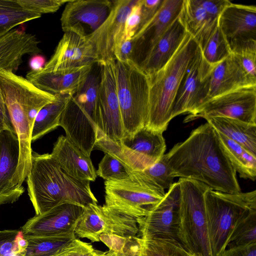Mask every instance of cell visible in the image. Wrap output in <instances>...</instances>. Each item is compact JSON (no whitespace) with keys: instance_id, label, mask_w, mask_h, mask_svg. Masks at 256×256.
Masks as SVG:
<instances>
[{"instance_id":"obj_36","label":"cell","mask_w":256,"mask_h":256,"mask_svg":"<svg viewBox=\"0 0 256 256\" xmlns=\"http://www.w3.org/2000/svg\"><path fill=\"white\" fill-rule=\"evenodd\" d=\"M256 243V210L245 215L236 224L227 248Z\"/></svg>"},{"instance_id":"obj_20","label":"cell","mask_w":256,"mask_h":256,"mask_svg":"<svg viewBox=\"0 0 256 256\" xmlns=\"http://www.w3.org/2000/svg\"><path fill=\"white\" fill-rule=\"evenodd\" d=\"M218 26L232 52L256 41V7L233 4L228 5L218 18Z\"/></svg>"},{"instance_id":"obj_21","label":"cell","mask_w":256,"mask_h":256,"mask_svg":"<svg viewBox=\"0 0 256 256\" xmlns=\"http://www.w3.org/2000/svg\"><path fill=\"white\" fill-rule=\"evenodd\" d=\"M184 0H162L149 22L132 38L134 42L132 61L138 66L180 15Z\"/></svg>"},{"instance_id":"obj_15","label":"cell","mask_w":256,"mask_h":256,"mask_svg":"<svg viewBox=\"0 0 256 256\" xmlns=\"http://www.w3.org/2000/svg\"><path fill=\"white\" fill-rule=\"evenodd\" d=\"M212 66L202 56L199 46L182 79L172 109V118L194 112L204 100L206 86Z\"/></svg>"},{"instance_id":"obj_40","label":"cell","mask_w":256,"mask_h":256,"mask_svg":"<svg viewBox=\"0 0 256 256\" xmlns=\"http://www.w3.org/2000/svg\"><path fill=\"white\" fill-rule=\"evenodd\" d=\"M68 0H17L23 8L30 12L42 14L56 12Z\"/></svg>"},{"instance_id":"obj_25","label":"cell","mask_w":256,"mask_h":256,"mask_svg":"<svg viewBox=\"0 0 256 256\" xmlns=\"http://www.w3.org/2000/svg\"><path fill=\"white\" fill-rule=\"evenodd\" d=\"M50 154L70 176L79 180L95 181L97 174L90 157L79 150L66 136L61 135L58 138Z\"/></svg>"},{"instance_id":"obj_9","label":"cell","mask_w":256,"mask_h":256,"mask_svg":"<svg viewBox=\"0 0 256 256\" xmlns=\"http://www.w3.org/2000/svg\"><path fill=\"white\" fill-rule=\"evenodd\" d=\"M104 205L140 218L146 216L164 196L160 186L134 171L128 178L105 181Z\"/></svg>"},{"instance_id":"obj_29","label":"cell","mask_w":256,"mask_h":256,"mask_svg":"<svg viewBox=\"0 0 256 256\" xmlns=\"http://www.w3.org/2000/svg\"><path fill=\"white\" fill-rule=\"evenodd\" d=\"M206 120L216 132L240 144L256 156V124L224 117L211 118Z\"/></svg>"},{"instance_id":"obj_31","label":"cell","mask_w":256,"mask_h":256,"mask_svg":"<svg viewBox=\"0 0 256 256\" xmlns=\"http://www.w3.org/2000/svg\"><path fill=\"white\" fill-rule=\"evenodd\" d=\"M56 95L55 100L44 106L37 114L32 129V142L59 126L61 114L72 96L69 94Z\"/></svg>"},{"instance_id":"obj_11","label":"cell","mask_w":256,"mask_h":256,"mask_svg":"<svg viewBox=\"0 0 256 256\" xmlns=\"http://www.w3.org/2000/svg\"><path fill=\"white\" fill-rule=\"evenodd\" d=\"M215 117L256 124V86L240 88L212 98L188 114L184 122Z\"/></svg>"},{"instance_id":"obj_30","label":"cell","mask_w":256,"mask_h":256,"mask_svg":"<svg viewBox=\"0 0 256 256\" xmlns=\"http://www.w3.org/2000/svg\"><path fill=\"white\" fill-rule=\"evenodd\" d=\"M216 132L222 147L236 172L242 178L255 180L256 156L240 144Z\"/></svg>"},{"instance_id":"obj_45","label":"cell","mask_w":256,"mask_h":256,"mask_svg":"<svg viewBox=\"0 0 256 256\" xmlns=\"http://www.w3.org/2000/svg\"><path fill=\"white\" fill-rule=\"evenodd\" d=\"M162 1V0H140L141 22L138 32L154 16Z\"/></svg>"},{"instance_id":"obj_27","label":"cell","mask_w":256,"mask_h":256,"mask_svg":"<svg viewBox=\"0 0 256 256\" xmlns=\"http://www.w3.org/2000/svg\"><path fill=\"white\" fill-rule=\"evenodd\" d=\"M186 33L180 14L139 65L141 69L148 75L160 70L174 54Z\"/></svg>"},{"instance_id":"obj_2","label":"cell","mask_w":256,"mask_h":256,"mask_svg":"<svg viewBox=\"0 0 256 256\" xmlns=\"http://www.w3.org/2000/svg\"><path fill=\"white\" fill-rule=\"evenodd\" d=\"M1 89L19 144L18 166L13 184L22 187L31 167L32 133L40 110L54 102L56 95L43 91L12 71L0 70Z\"/></svg>"},{"instance_id":"obj_37","label":"cell","mask_w":256,"mask_h":256,"mask_svg":"<svg viewBox=\"0 0 256 256\" xmlns=\"http://www.w3.org/2000/svg\"><path fill=\"white\" fill-rule=\"evenodd\" d=\"M132 171L122 162L115 156L105 153L98 164L97 176L105 181L120 180L130 176Z\"/></svg>"},{"instance_id":"obj_8","label":"cell","mask_w":256,"mask_h":256,"mask_svg":"<svg viewBox=\"0 0 256 256\" xmlns=\"http://www.w3.org/2000/svg\"><path fill=\"white\" fill-rule=\"evenodd\" d=\"M114 64L124 137L130 136L146 124L149 111L148 76L132 60L122 62L114 60Z\"/></svg>"},{"instance_id":"obj_51","label":"cell","mask_w":256,"mask_h":256,"mask_svg":"<svg viewBox=\"0 0 256 256\" xmlns=\"http://www.w3.org/2000/svg\"><path fill=\"white\" fill-rule=\"evenodd\" d=\"M18 231V230H0V247L6 242L14 238Z\"/></svg>"},{"instance_id":"obj_6","label":"cell","mask_w":256,"mask_h":256,"mask_svg":"<svg viewBox=\"0 0 256 256\" xmlns=\"http://www.w3.org/2000/svg\"><path fill=\"white\" fill-rule=\"evenodd\" d=\"M204 198L212 256H218L226 248L237 223L256 210V190L228 193L208 188Z\"/></svg>"},{"instance_id":"obj_32","label":"cell","mask_w":256,"mask_h":256,"mask_svg":"<svg viewBox=\"0 0 256 256\" xmlns=\"http://www.w3.org/2000/svg\"><path fill=\"white\" fill-rule=\"evenodd\" d=\"M24 236L28 244L22 256H54L76 238L74 230L52 236Z\"/></svg>"},{"instance_id":"obj_1","label":"cell","mask_w":256,"mask_h":256,"mask_svg":"<svg viewBox=\"0 0 256 256\" xmlns=\"http://www.w3.org/2000/svg\"><path fill=\"white\" fill-rule=\"evenodd\" d=\"M166 154L174 178L194 179L219 192H241L236 172L216 130L208 122L193 130L185 140L176 144Z\"/></svg>"},{"instance_id":"obj_48","label":"cell","mask_w":256,"mask_h":256,"mask_svg":"<svg viewBox=\"0 0 256 256\" xmlns=\"http://www.w3.org/2000/svg\"><path fill=\"white\" fill-rule=\"evenodd\" d=\"M218 256H256V243L227 248Z\"/></svg>"},{"instance_id":"obj_14","label":"cell","mask_w":256,"mask_h":256,"mask_svg":"<svg viewBox=\"0 0 256 256\" xmlns=\"http://www.w3.org/2000/svg\"><path fill=\"white\" fill-rule=\"evenodd\" d=\"M180 196L178 182H174L164 198L144 216L138 218L140 238L178 240L177 229Z\"/></svg>"},{"instance_id":"obj_28","label":"cell","mask_w":256,"mask_h":256,"mask_svg":"<svg viewBox=\"0 0 256 256\" xmlns=\"http://www.w3.org/2000/svg\"><path fill=\"white\" fill-rule=\"evenodd\" d=\"M180 18L186 32L202 47L218 25V20L210 17L197 0H184Z\"/></svg>"},{"instance_id":"obj_10","label":"cell","mask_w":256,"mask_h":256,"mask_svg":"<svg viewBox=\"0 0 256 256\" xmlns=\"http://www.w3.org/2000/svg\"><path fill=\"white\" fill-rule=\"evenodd\" d=\"M138 218L115 208L90 204L79 219L74 232L76 236L100 242L102 234L124 238L136 236L139 232Z\"/></svg>"},{"instance_id":"obj_41","label":"cell","mask_w":256,"mask_h":256,"mask_svg":"<svg viewBox=\"0 0 256 256\" xmlns=\"http://www.w3.org/2000/svg\"><path fill=\"white\" fill-rule=\"evenodd\" d=\"M98 254L91 244L76 238L54 256H98Z\"/></svg>"},{"instance_id":"obj_5","label":"cell","mask_w":256,"mask_h":256,"mask_svg":"<svg viewBox=\"0 0 256 256\" xmlns=\"http://www.w3.org/2000/svg\"><path fill=\"white\" fill-rule=\"evenodd\" d=\"M92 69L67 102L59 121L67 138L89 156L96 140L100 82V72H94Z\"/></svg>"},{"instance_id":"obj_52","label":"cell","mask_w":256,"mask_h":256,"mask_svg":"<svg viewBox=\"0 0 256 256\" xmlns=\"http://www.w3.org/2000/svg\"><path fill=\"white\" fill-rule=\"evenodd\" d=\"M44 64V58L40 56H36L32 58L30 62L32 70H38L42 69Z\"/></svg>"},{"instance_id":"obj_16","label":"cell","mask_w":256,"mask_h":256,"mask_svg":"<svg viewBox=\"0 0 256 256\" xmlns=\"http://www.w3.org/2000/svg\"><path fill=\"white\" fill-rule=\"evenodd\" d=\"M98 64L94 48L88 36L73 30L64 32L42 71H67Z\"/></svg>"},{"instance_id":"obj_50","label":"cell","mask_w":256,"mask_h":256,"mask_svg":"<svg viewBox=\"0 0 256 256\" xmlns=\"http://www.w3.org/2000/svg\"><path fill=\"white\" fill-rule=\"evenodd\" d=\"M14 238L6 242L0 246V256H22V253L16 245Z\"/></svg>"},{"instance_id":"obj_44","label":"cell","mask_w":256,"mask_h":256,"mask_svg":"<svg viewBox=\"0 0 256 256\" xmlns=\"http://www.w3.org/2000/svg\"><path fill=\"white\" fill-rule=\"evenodd\" d=\"M197 2L215 20L218 19L224 8L231 2L229 0H197Z\"/></svg>"},{"instance_id":"obj_34","label":"cell","mask_w":256,"mask_h":256,"mask_svg":"<svg viewBox=\"0 0 256 256\" xmlns=\"http://www.w3.org/2000/svg\"><path fill=\"white\" fill-rule=\"evenodd\" d=\"M142 254L144 256H199L172 238L143 240Z\"/></svg>"},{"instance_id":"obj_12","label":"cell","mask_w":256,"mask_h":256,"mask_svg":"<svg viewBox=\"0 0 256 256\" xmlns=\"http://www.w3.org/2000/svg\"><path fill=\"white\" fill-rule=\"evenodd\" d=\"M114 60L98 64L100 66L97 132L115 142L124 132L118 98Z\"/></svg>"},{"instance_id":"obj_39","label":"cell","mask_w":256,"mask_h":256,"mask_svg":"<svg viewBox=\"0 0 256 256\" xmlns=\"http://www.w3.org/2000/svg\"><path fill=\"white\" fill-rule=\"evenodd\" d=\"M246 73L256 80V41L248 42L232 52Z\"/></svg>"},{"instance_id":"obj_13","label":"cell","mask_w":256,"mask_h":256,"mask_svg":"<svg viewBox=\"0 0 256 256\" xmlns=\"http://www.w3.org/2000/svg\"><path fill=\"white\" fill-rule=\"evenodd\" d=\"M162 134L144 126L132 136H124L119 142L117 158L132 172L142 170L164 154L166 144Z\"/></svg>"},{"instance_id":"obj_53","label":"cell","mask_w":256,"mask_h":256,"mask_svg":"<svg viewBox=\"0 0 256 256\" xmlns=\"http://www.w3.org/2000/svg\"><path fill=\"white\" fill-rule=\"evenodd\" d=\"M102 256H123L121 254L110 250L106 252H102Z\"/></svg>"},{"instance_id":"obj_43","label":"cell","mask_w":256,"mask_h":256,"mask_svg":"<svg viewBox=\"0 0 256 256\" xmlns=\"http://www.w3.org/2000/svg\"><path fill=\"white\" fill-rule=\"evenodd\" d=\"M134 48V40L124 36L115 46L114 52V60L122 62L132 61Z\"/></svg>"},{"instance_id":"obj_23","label":"cell","mask_w":256,"mask_h":256,"mask_svg":"<svg viewBox=\"0 0 256 256\" xmlns=\"http://www.w3.org/2000/svg\"><path fill=\"white\" fill-rule=\"evenodd\" d=\"M19 158L16 134L6 130L0 132V205L17 201L24 192L12 182Z\"/></svg>"},{"instance_id":"obj_17","label":"cell","mask_w":256,"mask_h":256,"mask_svg":"<svg viewBox=\"0 0 256 256\" xmlns=\"http://www.w3.org/2000/svg\"><path fill=\"white\" fill-rule=\"evenodd\" d=\"M136 1L113 0L111 10L106 18L88 36L96 52L98 64L114 60L115 46L125 36L126 20Z\"/></svg>"},{"instance_id":"obj_26","label":"cell","mask_w":256,"mask_h":256,"mask_svg":"<svg viewBox=\"0 0 256 256\" xmlns=\"http://www.w3.org/2000/svg\"><path fill=\"white\" fill-rule=\"evenodd\" d=\"M40 42L31 34L12 30L0 38V70H16L25 55H34L40 52Z\"/></svg>"},{"instance_id":"obj_3","label":"cell","mask_w":256,"mask_h":256,"mask_svg":"<svg viewBox=\"0 0 256 256\" xmlns=\"http://www.w3.org/2000/svg\"><path fill=\"white\" fill-rule=\"evenodd\" d=\"M28 192L36 214H42L64 203L86 208L98 204L90 182L66 174L50 154L32 151L31 167L26 178Z\"/></svg>"},{"instance_id":"obj_46","label":"cell","mask_w":256,"mask_h":256,"mask_svg":"<svg viewBox=\"0 0 256 256\" xmlns=\"http://www.w3.org/2000/svg\"><path fill=\"white\" fill-rule=\"evenodd\" d=\"M143 240L137 236L126 238L121 254L123 256H140Z\"/></svg>"},{"instance_id":"obj_42","label":"cell","mask_w":256,"mask_h":256,"mask_svg":"<svg viewBox=\"0 0 256 256\" xmlns=\"http://www.w3.org/2000/svg\"><path fill=\"white\" fill-rule=\"evenodd\" d=\"M141 22L140 0H137L128 16L124 26L126 38H132L138 30Z\"/></svg>"},{"instance_id":"obj_54","label":"cell","mask_w":256,"mask_h":256,"mask_svg":"<svg viewBox=\"0 0 256 256\" xmlns=\"http://www.w3.org/2000/svg\"><path fill=\"white\" fill-rule=\"evenodd\" d=\"M98 256H102V252H99V254H98Z\"/></svg>"},{"instance_id":"obj_4","label":"cell","mask_w":256,"mask_h":256,"mask_svg":"<svg viewBox=\"0 0 256 256\" xmlns=\"http://www.w3.org/2000/svg\"><path fill=\"white\" fill-rule=\"evenodd\" d=\"M198 44L188 32L178 48L160 70L148 75L149 111L145 126L164 132L172 120L174 101Z\"/></svg>"},{"instance_id":"obj_7","label":"cell","mask_w":256,"mask_h":256,"mask_svg":"<svg viewBox=\"0 0 256 256\" xmlns=\"http://www.w3.org/2000/svg\"><path fill=\"white\" fill-rule=\"evenodd\" d=\"M180 190L178 240L199 256H212L208 236L204 195L206 184L189 178H180Z\"/></svg>"},{"instance_id":"obj_19","label":"cell","mask_w":256,"mask_h":256,"mask_svg":"<svg viewBox=\"0 0 256 256\" xmlns=\"http://www.w3.org/2000/svg\"><path fill=\"white\" fill-rule=\"evenodd\" d=\"M85 208L72 203L58 205L48 211L35 215L22 227L24 236H52L74 230Z\"/></svg>"},{"instance_id":"obj_24","label":"cell","mask_w":256,"mask_h":256,"mask_svg":"<svg viewBox=\"0 0 256 256\" xmlns=\"http://www.w3.org/2000/svg\"><path fill=\"white\" fill-rule=\"evenodd\" d=\"M94 64L67 71L44 72L32 70L26 78L39 89L56 95H73L82 86Z\"/></svg>"},{"instance_id":"obj_47","label":"cell","mask_w":256,"mask_h":256,"mask_svg":"<svg viewBox=\"0 0 256 256\" xmlns=\"http://www.w3.org/2000/svg\"><path fill=\"white\" fill-rule=\"evenodd\" d=\"M100 241L104 243L110 250L121 253L126 238L112 234H102L99 237Z\"/></svg>"},{"instance_id":"obj_22","label":"cell","mask_w":256,"mask_h":256,"mask_svg":"<svg viewBox=\"0 0 256 256\" xmlns=\"http://www.w3.org/2000/svg\"><path fill=\"white\" fill-rule=\"evenodd\" d=\"M250 86H256V80L246 73L231 53L212 66L206 84L204 102L233 90Z\"/></svg>"},{"instance_id":"obj_49","label":"cell","mask_w":256,"mask_h":256,"mask_svg":"<svg viewBox=\"0 0 256 256\" xmlns=\"http://www.w3.org/2000/svg\"><path fill=\"white\" fill-rule=\"evenodd\" d=\"M6 130L16 133L0 88V132Z\"/></svg>"},{"instance_id":"obj_55","label":"cell","mask_w":256,"mask_h":256,"mask_svg":"<svg viewBox=\"0 0 256 256\" xmlns=\"http://www.w3.org/2000/svg\"><path fill=\"white\" fill-rule=\"evenodd\" d=\"M140 256H144V254H142Z\"/></svg>"},{"instance_id":"obj_33","label":"cell","mask_w":256,"mask_h":256,"mask_svg":"<svg viewBox=\"0 0 256 256\" xmlns=\"http://www.w3.org/2000/svg\"><path fill=\"white\" fill-rule=\"evenodd\" d=\"M41 16L24 8L17 0H0V38L15 26Z\"/></svg>"},{"instance_id":"obj_38","label":"cell","mask_w":256,"mask_h":256,"mask_svg":"<svg viewBox=\"0 0 256 256\" xmlns=\"http://www.w3.org/2000/svg\"><path fill=\"white\" fill-rule=\"evenodd\" d=\"M138 172L164 190H168L174 183V178L172 176L166 154L152 165Z\"/></svg>"},{"instance_id":"obj_35","label":"cell","mask_w":256,"mask_h":256,"mask_svg":"<svg viewBox=\"0 0 256 256\" xmlns=\"http://www.w3.org/2000/svg\"><path fill=\"white\" fill-rule=\"evenodd\" d=\"M205 60L214 66L232 53L230 47L218 25L204 45L200 47Z\"/></svg>"},{"instance_id":"obj_18","label":"cell","mask_w":256,"mask_h":256,"mask_svg":"<svg viewBox=\"0 0 256 256\" xmlns=\"http://www.w3.org/2000/svg\"><path fill=\"white\" fill-rule=\"evenodd\" d=\"M112 1L70 0L60 18L62 30H73L88 36L105 20L111 10Z\"/></svg>"}]
</instances>
